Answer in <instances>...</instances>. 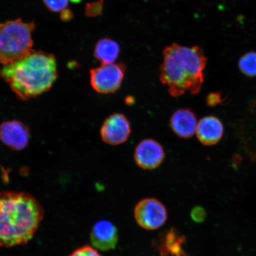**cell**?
Instances as JSON below:
<instances>
[{
	"label": "cell",
	"instance_id": "cell-2",
	"mask_svg": "<svg viewBox=\"0 0 256 256\" xmlns=\"http://www.w3.org/2000/svg\"><path fill=\"white\" fill-rule=\"evenodd\" d=\"M163 56L160 78L162 84L168 86L170 94L178 97L187 92L199 94L207 62L202 50L172 44L165 48Z\"/></svg>",
	"mask_w": 256,
	"mask_h": 256
},
{
	"label": "cell",
	"instance_id": "cell-6",
	"mask_svg": "<svg viewBox=\"0 0 256 256\" xmlns=\"http://www.w3.org/2000/svg\"><path fill=\"white\" fill-rule=\"evenodd\" d=\"M134 216L138 224L147 230H154L164 225L168 219V212L161 202L147 198L137 204Z\"/></svg>",
	"mask_w": 256,
	"mask_h": 256
},
{
	"label": "cell",
	"instance_id": "cell-15",
	"mask_svg": "<svg viewBox=\"0 0 256 256\" xmlns=\"http://www.w3.org/2000/svg\"><path fill=\"white\" fill-rule=\"evenodd\" d=\"M238 68L242 74L248 76H256V52L244 54L238 62Z\"/></svg>",
	"mask_w": 256,
	"mask_h": 256
},
{
	"label": "cell",
	"instance_id": "cell-9",
	"mask_svg": "<svg viewBox=\"0 0 256 256\" xmlns=\"http://www.w3.org/2000/svg\"><path fill=\"white\" fill-rule=\"evenodd\" d=\"M30 137L28 128L20 121L5 122L0 126V140L12 150L19 151L24 149Z\"/></svg>",
	"mask_w": 256,
	"mask_h": 256
},
{
	"label": "cell",
	"instance_id": "cell-5",
	"mask_svg": "<svg viewBox=\"0 0 256 256\" xmlns=\"http://www.w3.org/2000/svg\"><path fill=\"white\" fill-rule=\"evenodd\" d=\"M126 72V67L122 63L103 64L98 68L92 69V88L98 94H114L120 88Z\"/></svg>",
	"mask_w": 256,
	"mask_h": 256
},
{
	"label": "cell",
	"instance_id": "cell-7",
	"mask_svg": "<svg viewBox=\"0 0 256 256\" xmlns=\"http://www.w3.org/2000/svg\"><path fill=\"white\" fill-rule=\"evenodd\" d=\"M131 126L129 120L122 114H114L105 120L100 129L102 140L111 146L124 144L129 138Z\"/></svg>",
	"mask_w": 256,
	"mask_h": 256
},
{
	"label": "cell",
	"instance_id": "cell-16",
	"mask_svg": "<svg viewBox=\"0 0 256 256\" xmlns=\"http://www.w3.org/2000/svg\"><path fill=\"white\" fill-rule=\"evenodd\" d=\"M47 8L52 12H60L68 5V0H44Z\"/></svg>",
	"mask_w": 256,
	"mask_h": 256
},
{
	"label": "cell",
	"instance_id": "cell-12",
	"mask_svg": "<svg viewBox=\"0 0 256 256\" xmlns=\"http://www.w3.org/2000/svg\"><path fill=\"white\" fill-rule=\"evenodd\" d=\"M223 134L222 123L216 116L204 117L198 124V139L204 146L216 145L222 138Z\"/></svg>",
	"mask_w": 256,
	"mask_h": 256
},
{
	"label": "cell",
	"instance_id": "cell-14",
	"mask_svg": "<svg viewBox=\"0 0 256 256\" xmlns=\"http://www.w3.org/2000/svg\"><path fill=\"white\" fill-rule=\"evenodd\" d=\"M120 53V44L110 39H102L96 44L95 56L102 64H114L119 56Z\"/></svg>",
	"mask_w": 256,
	"mask_h": 256
},
{
	"label": "cell",
	"instance_id": "cell-18",
	"mask_svg": "<svg viewBox=\"0 0 256 256\" xmlns=\"http://www.w3.org/2000/svg\"><path fill=\"white\" fill-rule=\"evenodd\" d=\"M206 212L203 208L197 206L194 208L191 212V217L194 222L200 223L204 222L206 218Z\"/></svg>",
	"mask_w": 256,
	"mask_h": 256
},
{
	"label": "cell",
	"instance_id": "cell-17",
	"mask_svg": "<svg viewBox=\"0 0 256 256\" xmlns=\"http://www.w3.org/2000/svg\"><path fill=\"white\" fill-rule=\"evenodd\" d=\"M70 256H101L94 248L90 246H84L76 249Z\"/></svg>",
	"mask_w": 256,
	"mask_h": 256
},
{
	"label": "cell",
	"instance_id": "cell-10",
	"mask_svg": "<svg viewBox=\"0 0 256 256\" xmlns=\"http://www.w3.org/2000/svg\"><path fill=\"white\" fill-rule=\"evenodd\" d=\"M118 240L116 227L107 220L96 222L91 231L90 241L96 249L107 252L116 247Z\"/></svg>",
	"mask_w": 256,
	"mask_h": 256
},
{
	"label": "cell",
	"instance_id": "cell-3",
	"mask_svg": "<svg viewBox=\"0 0 256 256\" xmlns=\"http://www.w3.org/2000/svg\"><path fill=\"white\" fill-rule=\"evenodd\" d=\"M0 74L19 98L27 100L52 87L57 78L56 60L50 54L33 51L23 59L5 65Z\"/></svg>",
	"mask_w": 256,
	"mask_h": 256
},
{
	"label": "cell",
	"instance_id": "cell-4",
	"mask_svg": "<svg viewBox=\"0 0 256 256\" xmlns=\"http://www.w3.org/2000/svg\"><path fill=\"white\" fill-rule=\"evenodd\" d=\"M34 22L24 23L21 19L0 24V64L18 62L33 52L32 33Z\"/></svg>",
	"mask_w": 256,
	"mask_h": 256
},
{
	"label": "cell",
	"instance_id": "cell-19",
	"mask_svg": "<svg viewBox=\"0 0 256 256\" xmlns=\"http://www.w3.org/2000/svg\"><path fill=\"white\" fill-rule=\"evenodd\" d=\"M206 104L210 107H215L222 104V94L220 92H211L206 98Z\"/></svg>",
	"mask_w": 256,
	"mask_h": 256
},
{
	"label": "cell",
	"instance_id": "cell-11",
	"mask_svg": "<svg viewBox=\"0 0 256 256\" xmlns=\"http://www.w3.org/2000/svg\"><path fill=\"white\" fill-rule=\"evenodd\" d=\"M196 114L190 108H181L174 112L170 118V126L176 136L188 139L196 132Z\"/></svg>",
	"mask_w": 256,
	"mask_h": 256
},
{
	"label": "cell",
	"instance_id": "cell-1",
	"mask_svg": "<svg viewBox=\"0 0 256 256\" xmlns=\"http://www.w3.org/2000/svg\"><path fill=\"white\" fill-rule=\"evenodd\" d=\"M44 215L42 206L30 194H0V247L26 244L34 238Z\"/></svg>",
	"mask_w": 256,
	"mask_h": 256
},
{
	"label": "cell",
	"instance_id": "cell-8",
	"mask_svg": "<svg viewBox=\"0 0 256 256\" xmlns=\"http://www.w3.org/2000/svg\"><path fill=\"white\" fill-rule=\"evenodd\" d=\"M164 148L152 139L142 140L136 147L134 160L138 166L144 170H152L158 168L165 158Z\"/></svg>",
	"mask_w": 256,
	"mask_h": 256
},
{
	"label": "cell",
	"instance_id": "cell-13",
	"mask_svg": "<svg viewBox=\"0 0 256 256\" xmlns=\"http://www.w3.org/2000/svg\"><path fill=\"white\" fill-rule=\"evenodd\" d=\"M185 240L177 230L171 228L160 242L158 250L162 256H190L182 248Z\"/></svg>",
	"mask_w": 256,
	"mask_h": 256
}]
</instances>
